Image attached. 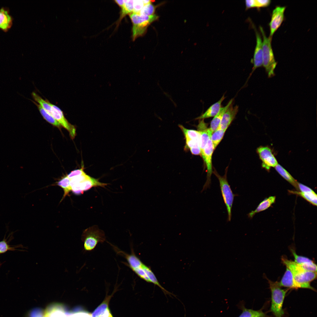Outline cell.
Listing matches in <instances>:
<instances>
[{"label":"cell","mask_w":317,"mask_h":317,"mask_svg":"<svg viewBox=\"0 0 317 317\" xmlns=\"http://www.w3.org/2000/svg\"><path fill=\"white\" fill-rule=\"evenodd\" d=\"M225 98L224 94L218 101L211 106L204 113L195 119H204L215 116L219 112L221 108L222 103Z\"/></svg>","instance_id":"2e32d148"},{"label":"cell","mask_w":317,"mask_h":317,"mask_svg":"<svg viewBox=\"0 0 317 317\" xmlns=\"http://www.w3.org/2000/svg\"><path fill=\"white\" fill-rule=\"evenodd\" d=\"M279 286L290 288L298 289V287L294 279L293 275L290 270L286 267V270L282 278L279 282Z\"/></svg>","instance_id":"ac0fdd59"},{"label":"cell","mask_w":317,"mask_h":317,"mask_svg":"<svg viewBox=\"0 0 317 317\" xmlns=\"http://www.w3.org/2000/svg\"><path fill=\"white\" fill-rule=\"evenodd\" d=\"M245 3L246 9L255 7V0H246Z\"/></svg>","instance_id":"60d3db41"},{"label":"cell","mask_w":317,"mask_h":317,"mask_svg":"<svg viewBox=\"0 0 317 317\" xmlns=\"http://www.w3.org/2000/svg\"><path fill=\"white\" fill-rule=\"evenodd\" d=\"M233 101V99L230 100L225 107L221 108L219 112L214 117L211 121L210 128L213 133L218 129L224 114L232 103Z\"/></svg>","instance_id":"e0dca14e"},{"label":"cell","mask_w":317,"mask_h":317,"mask_svg":"<svg viewBox=\"0 0 317 317\" xmlns=\"http://www.w3.org/2000/svg\"><path fill=\"white\" fill-rule=\"evenodd\" d=\"M271 2L270 0H255V7L259 8L269 6Z\"/></svg>","instance_id":"74e56055"},{"label":"cell","mask_w":317,"mask_h":317,"mask_svg":"<svg viewBox=\"0 0 317 317\" xmlns=\"http://www.w3.org/2000/svg\"><path fill=\"white\" fill-rule=\"evenodd\" d=\"M144 269L149 279L150 283H152L159 287L161 289L165 295L167 294L171 296L172 295L176 297L175 295L167 291L160 285L154 274L150 268L145 264Z\"/></svg>","instance_id":"603a6c76"},{"label":"cell","mask_w":317,"mask_h":317,"mask_svg":"<svg viewBox=\"0 0 317 317\" xmlns=\"http://www.w3.org/2000/svg\"><path fill=\"white\" fill-rule=\"evenodd\" d=\"M239 307L242 312L238 317H268L262 310L256 311L247 308L242 303L240 305Z\"/></svg>","instance_id":"44dd1931"},{"label":"cell","mask_w":317,"mask_h":317,"mask_svg":"<svg viewBox=\"0 0 317 317\" xmlns=\"http://www.w3.org/2000/svg\"><path fill=\"white\" fill-rule=\"evenodd\" d=\"M31 100L37 106L41 114L44 119L53 125L60 129L61 128V125L51 115L38 104Z\"/></svg>","instance_id":"d4e9b609"},{"label":"cell","mask_w":317,"mask_h":317,"mask_svg":"<svg viewBox=\"0 0 317 317\" xmlns=\"http://www.w3.org/2000/svg\"><path fill=\"white\" fill-rule=\"evenodd\" d=\"M214 173L218 179L222 195L225 205L228 213V221L231 220V210L234 197L237 195L233 193L227 178V171L222 176H220L216 171Z\"/></svg>","instance_id":"8992f818"},{"label":"cell","mask_w":317,"mask_h":317,"mask_svg":"<svg viewBox=\"0 0 317 317\" xmlns=\"http://www.w3.org/2000/svg\"><path fill=\"white\" fill-rule=\"evenodd\" d=\"M214 149L213 143L210 138L206 144L201 155L204 161L206 163L207 171V180L203 186V190L209 188L211 183V176L213 172L212 158Z\"/></svg>","instance_id":"9c48e42d"},{"label":"cell","mask_w":317,"mask_h":317,"mask_svg":"<svg viewBox=\"0 0 317 317\" xmlns=\"http://www.w3.org/2000/svg\"><path fill=\"white\" fill-rule=\"evenodd\" d=\"M85 172L84 171V167L82 166L81 168L76 169L72 171L67 176L70 179H72L76 177L81 175Z\"/></svg>","instance_id":"8d00e7d4"},{"label":"cell","mask_w":317,"mask_h":317,"mask_svg":"<svg viewBox=\"0 0 317 317\" xmlns=\"http://www.w3.org/2000/svg\"><path fill=\"white\" fill-rule=\"evenodd\" d=\"M299 264L301 267L305 271L317 272V266L313 262Z\"/></svg>","instance_id":"836d02e7"},{"label":"cell","mask_w":317,"mask_h":317,"mask_svg":"<svg viewBox=\"0 0 317 317\" xmlns=\"http://www.w3.org/2000/svg\"><path fill=\"white\" fill-rule=\"evenodd\" d=\"M275 199V196H271L264 199L259 204L254 210L252 211L248 214V217L252 218L257 213L267 209L274 203Z\"/></svg>","instance_id":"ffe728a7"},{"label":"cell","mask_w":317,"mask_h":317,"mask_svg":"<svg viewBox=\"0 0 317 317\" xmlns=\"http://www.w3.org/2000/svg\"><path fill=\"white\" fill-rule=\"evenodd\" d=\"M262 38L263 65L269 77L274 75V70L277 65L271 45L272 38L267 37L263 28L259 27Z\"/></svg>","instance_id":"3957f363"},{"label":"cell","mask_w":317,"mask_h":317,"mask_svg":"<svg viewBox=\"0 0 317 317\" xmlns=\"http://www.w3.org/2000/svg\"><path fill=\"white\" fill-rule=\"evenodd\" d=\"M114 1L121 8L123 7L124 4V0H116Z\"/></svg>","instance_id":"ee69618b"},{"label":"cell","mask_w":317,"mask_h":317,"mask_svg":"<svg viewBox=\"0 0 317 317\" xmlns=\"http://www.w3.org/2000/svg\"><path fill=\"white\" fill-rule=\"evenodd\" d=\"M238 109V106L233 107L232 103L224 114L218 128L226 130L237 114Z\"/></svg>","instance_id":"5bb4252c"},{"label":"cell","mask_w":317,"mask_h":317,"mask_svg":"<svg viewBox=\"0 0 317 317\" xmlns=\"http://www.w3.org/2000/svg\"><path fill=\"white\" fill-rule=\"evenodd\" d=\"M155 11L154 6L150 3L144 5L139 14L142 15L150 16L154 15Z\"/></svg>","instance_id":"1f68e13d"},{"label":"cell","mask_w":317,"mask_h":317,"mask_svg":"<svg viewBox=\"0 0 317 317\" xmlns=\"http://www.w3.org/2000/svg\"><path fill=\"white\" fill-rule=\"evenodd\" d=\"M281 261L291 272L298 288L308 289L315 291L311 285L310 282L316 278L317 272L305 271L299 264L284 256L282 257Z\"/></svg>","instance_id":"6da1fadb"},{"label":"cell","mask_w":317,"mask_h":317,"mask_svg":"<svg viewBox=\"0 0 317 317\" xmlns=\"http://www.w3.org/2000/svg\"><path fill=\"white\" fill-rule=\"evenodd\" d=\"M31 95L34 100L50 115L52 109L51 103L48 101L43 99L34 92H32Z\"/></svg>","instance_id":"484cf974"},{"label":"cell","mask_w":317,"mask_h":317,"mask_svg":"<svg viewBox=\"0 0 317 317\" xmlns=\"http://www.w3.org/2000/svg\"><path fill=\"white\" fill-rule=\"evenodd\" d=\"M134 0H124V4L122 8L121 13L120 19H121L126 15L130 14L133 10Z\"/></svg>","instance_id":"4dcf8cb0"},{"label":"cell","mask_w":317,"mask_h":317,"mask_svg":"<svg viewBox=\"0 0 317 317\" xmlns=\"http://www.w3.org/2000/svg\"><path fill=\"white\" fill-rule=\"evenodd\" d=\"M286 8V6H277L273 10L269 24L270 31L269 37L272 38L283 21Z\"/></svg>","instance_id":"8fae6325"},{"label":"cell","mask_w":317,"mask_h":317,"mask_svg":"<svg viewBox=\"0 0 317 317\" xmlns=\"http://www.w3.org/2000/svg\"><path fill=\"white\" fill-rule=\"evenodd\" d=\"M10 249L9 245L5 241L3 240L0 241V254L6 252Z\"/></svg>","instance_id":"f35d334b"},{"label":"cell","mask_w":317,"mask_h":317,"mask_svg":"<svg viewBox=\"0 0 317 317\" xmlns=\"http://www.w3.org/2000/svg\"><path fill=\"white\" fill-rule=\"evenodd\" d=\"M256 44L253 58V67L249 78L253 72L258 68L263 65L262 41L260 34L255 29Z\"/></svg>","instance_id":"7c38bea8"},{"label":"cell","mask_w":317,"mask_h":317,"mask_svg":"<svg viewBox=\"0 0 317 317\" xmlns=\"http://www.w3.org/2000/svg\"><path fill=\"white\" fill-rule=\"evenodd\" d=\"M13 18L8 9L4 7L0 9V29L7 31L11 27Z\"/></svg>","instance_id":"9a60e30c"},{"label":"cell","mask_w":317,"mask_h":317,"mask_svg":"<svg viewBox=\"0 0 317 317\" xmlns=\"http://www.w3.org/2000/svg\"><path fill=\"white\" fill-rule=\"evenodd\" d=\"M143 1L144 5L151 3L149 0H144Z\"/></svg>","instance_id":"f6af8a7d"},{"label":"cell","mask_w":317,"mask_h":317,"mask_svg":"<svg viewBox=\"0 0 317 317\" xmlns=\"http://www.w3.org/2000/svg\"><path fill=\"white\" fill-rule=\"evenodd\" d=\"M129 16L133 23L132 30L133 40L143 35L148 26L158 17L156 14L146 16L133 13L130 14Z\"/></svg>","instance_id":"5b68a950"},{"label":"cell","mask_w":317,"mask_h":317,"mask_svg":"<svg viewBox=\"0 0 317 317\" xmlns=\"http://www.w3.org/2000/svg\"><path fill=\"white\" fill-rule=\"evenodd\" d=\"M226 131L218 128L212 134L210 139L215 149L222 139Z\"/></svg>","instance_id":"83f0119b"},{"label":"cell","mask_w":317,"mask_h":317,"mask_svg":"<svg viewBox=\"0 0 317 317\" xmlns=\"http://www.w3.org/2000/svg\"><path fill=\"white\" fill-rule=\"evenodd\" d=\"M178 126L183 131L185 138L197 140L200 142V135L198 131L187 129L181 125H179Z\"/></svg>","instance_id":"f1b7e54d"},{"label":"cell","mask_w":317,"mask_h":317,"mask_svg":"<svg viewBox=\"0 0 317 317\" xmlns=\"http://www.w3.org/2000/svg\"><path fill=\"white\" fill-rule=\"evenodd\" d=\"M190 149L193 154L195 155L201 154L200 149V146L194 147Z\"/></svg>","instance_id":"b9f144b4"},{"label":"cell","mask_w":317,"mask_h":317,"mask_svg":"<svg viewBox=\"0 0 317 317\" xmlns=\"http://www.w3.org/2000/svg\"><path fill=\"white\" fill-rule=\"evenodd\" d=\"M89 176L85 173L81 175L70 179L71 191L76 194H82L83 192L81 189V185L82 182Z\"/></svg>","instance_id":"d6986e66"},{"label":"cell","mask_w":317,"mask_h":317,"mask_svg":"<svg viewBox=\"0 0 317 317\" xmlns=\"http://www.w3.org/2000/svg\"><path fill=\"white\" fill-rule=\"evenodd\" d=\"M110 298H107L103 301L91 314L92 317H99L104 313L108 308V303Z\"/></svg>","instance_id":"f546056e"},{"label":"cell","mask_w":317,"mask_h":317,"mask_svg":"<svg viewBox=\"0 0 317 317\" xmlns=\"http://www.w3.org/2000/svg\"><path fill=\"white\" fill-rule=\"evenodd\" d=\"M144 5L143 0H134L133 13L139 14Z\"/></svg>","instance_id":"e575fe53"},{"label":"cell","mask_w":317,"mask_h":317,"mask_svg":"<svg viewBox=\"0 0 317 317\" xmlns=\"http://www.w3.org/2000/svg\"><path fill=\"white\" fill-rule=\"evenodd\" d=\"M58 185L61 187L64 190V193L61 200L69 194L72 190L70 184V179L67 176H65L59 181L57 183Z\"/></svg>","instance_id":"4316f807"},{"label":"cell","mask_w":317,"mask_h":317,"mask_svg":"<svg viewBox=\"0 0 317 317\" xmlns=\"http://www.w3.org/2000/svg\"><path fill=\"white\" fill-rule=\"evenodd\" d=\"M298 186L299 190L302 192H310L313 190L308 187L300 183H298Z\"/></svg>","instance_id":"ab89813d"},{"label":"cell","mask_w":317,"mask_h":317,"mask_svg":"<svg viewBox=\"0 0 317 317\" xmlns=\"http://www.w3.org/2000/svg\"><path fill=\"white\" fill-rule=\"evenodd\" d=\"M290 193L297 195L303 197L312 204L316 206L317 196L313 191L306 192L290 191Z\"/></svg>","instance_id":"cb8c5ba5"},{"label":"cell","mask_w":317,"mask_h":317,"mask_svg":"<svg viewBox=\"0 0 317 317\" xmlns=\"http://www.w3.org/2000/svg\"><path fill=\"white\" fill-rule=\"evenodd\" d=\"M51 105L52 109L50 115L68 131L71 138L74 139L76 134L75 127L68 122L63 112L58 107L51 103Z\"/></svg>","instance_id":"30bf717a"},{"label":"cell","mask_w":317,"mask_h":317,"mask_svg":"<svg viewBox=\"0 0 317 317\" xmlns=\"http://www.w3.org/2000/svg\"><path fill=\"white\" fill-rule=\"evenodd\" d=\"M277 172L284 179L293 186L297 190H299L298 182L284 168L278 164L275 167Z\"/></svg>","instance_id":"7402d4cb"},{"label":"cell","mask_w":317,"mask_h":317,"mask_svg":"<svg viewBox=\"0 0 317 317\" xmlns=\"http://www.w3.org/2000/svg\"><path fill=\"white\" fill-rule=\"evenodd\" d=\"M268 280L271 293L270 310L275 317H283L284 313L283 303L288 290L281 289L277 281Z\"/></svg>","instance_id":"7a4b0ae2"},{"label":"cell","mask_w":317,"mask_h":317,"mask_svg":"<svg viewBox=\"0 0 317 317\" xmlns=\"http://www.w3.org/2000/svg\"><path fill=\"white\" fill-rule=\"evenodd\" d=\"M186 140V148L190 149L192 148L200 146V142L199 141L185 138Z\"/></svg>","instance_id":"d590c367"},{"label":"cell","mask_w":317,"mask_h":317,"mask_svg":"<svg viewBox=\"0 0 317 317\" xmlns=\"http://www.w3.org/2000/svg\"><path fill=\"white\" fill-rule=\"evenodd\" d=\"M115 250L118 254L122 256L126 259L129 268L139 277L147 282L150 283L144 269L145 264L136 256L133 251L129 254L117 248L115 249Z\"/></svg>","instance_id":"52a82bcc"},{"label":"cell","mask_w":317,"mask_h":317,"mask_svg":"<svg viewBox=\"0 0 317 317\" xmlns=\"http://www.w3.org/2000/svg\"><path fill=\"white\" fill-rule=\"evenodd\" d=\"M257 151L262 162V167L268 171L271 167H275L278 164L272 149L268 146H260Z\"/></svg>","instance_id":"ba28073f"},{"label":"cell","mask_w":317,"mask_h":317,"mask_svg":"<svg viewBox=\"0 0 317 317\" xmlns=\"http://www.w3.org/2000/svg\"><path fill=\"white\" fill-rule=\"evenodd\" d=\"M99 317H113L110 311L108 308L105 311L100 315Z\"/></svg>","instance_id":"7bdbcfd3"},{"label":"cell","mask_w":317,"mask_h":317,"mask_svg":"<svg viewBox=\"0 0 317 317\" xmlns=\"http://www.w3.org/2000/svg\"><path fill=\"white\" fill-rule=\"evenodd\" d=\"M81 240L84 243L85 251L89 252L93 250L98 243L104 242L106 240V236L103 230L97 225H94L83 231Z\"/></svg>","instance_id":"277c9868"},{"label":"cell","mask_w":317,"mask_h":317,"mask_svg":"<svg viewBox=\"0 0 317 317\" xmlns=\"http://www.w3.org/2000/svg\"><path fill=\"white\" fill-rule=\"evenodd\" d=\"M204 119H199L197 126L198 131L200 134V146L201 155L203 153V150L208 141L210 139L213 132L210 128H208Z\"/></svg>","instance_id":"4fadbf2b"},{"label":"cell","mask_w":317,"mask_h":317,"mask_svg":"<svg viewBox=\"0 0 317 317\" xmlns=\"http://www.w3.org/2000/svg\"><path fill=\"white\" fill-rule=\"evenodd\" d=\"M291 251L294 258V262L298 264H301L313 262L307 257L297 255L293 249H291Z\"/></svg>","instance_id":"d6a6232c"}]
</instances>
